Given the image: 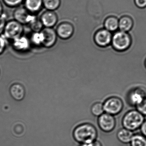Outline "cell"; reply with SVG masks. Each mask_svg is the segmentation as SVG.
I'll list each match as a JSON object with an SVG mask.
<instances>
[{
  "instance_id": "6da1fadb",
  "label": "cell",
  "mask_w": 146,
  "mask_h": 146,
  "mask_svg": "<svg viewBox=\"0 0 146 146\" xmlns=\"http://www.w3.org/2000/svg\"><path fill=\"white\" fill-rule=\"evenodd\" d=\"M98 132L96 128L90 123H83L75 128L73 132L74 139L80 144L96 141Z\"/></svg>"
},
{
  "instance_id": "7a4b0ae2",
  "label": "cell",
  "mask_w": 146,
  "mask_h": 146,
  "mask_svg": "<svg viewBox=\"0 0 146 146\" xmlns=\"http://www.w3.org/2000/svg\"><path fill=\"white\" fill-rule=\"evenodd\" d=\"M145 121V117L137 110H133L127 112L122 119L123 127L134 131L141 127Z\"/></svg>"
},
{
  "instance_id": "3957f363",
  "label": "cell",
  "mask_w": 146,
  "mask_h": 146,
  "mask_svg": "<svg viewBox=\"0 0 146 146\" xmlns=\"http://www.w3.org/2000/svg\"><path fill=\"white\" fill-rule=\"evenodd\" d=\"M132 39L128 32L119 31L112 36L111 45L114 49L120 52L129 49L132 45Z\"/></svg>"
},
{
  "instance_id": "277c9868",
  "label": "cell",
  "mask_w": 146,
  "mask_h": 146,
  "mask_svg": "<svg viewBox=\"0 0 146 146\" xmlns=\"http://www.w3.org/2000/svg\"><path fill=\"white\" fill-rule=\"evenodd\" d=\"M23 32V25L15 20H11L7 22L3 34L8 40L13 41L22 36Z\"/></svg>"
},
{
  "instance_id": "5b68a950",
  "label": "cell",
  "mask_w": 146,
  "mask_h": 146,
  "mask_svg": "<svg viewBox=\"0 0 146 146\" xmlns=\"http://www.w3.org/2000/svg\"><path fill=\"white\" fill-rule=\"evenodd\" d=\"M103 105L105 112L113 116L119 114L123 108L122 100L119 98L115 97L107 99Z\"/></svg>"
},
{
  "instance_id": "8992f818",
  "label": "cell",
  "mask_w": 146,
  "mask_h": 146,
  "mask_svg": "<svg viewBox=\"0 0 146 146\" xmlns=\"http://www.w3.org/2000/svg\"><path fill=\"white\" fill-rule=\"evenodd\" d=\"M14 19L22 25H31L37 19L33 13L29 12L25 7H18L13 13Z\"/></svg>"
},
{
  "instance_id": "52a82bcc",
  "label": "cell",
  "mask_w": 146,
  "mask_h": 146,
  "mask_svg": "<svg viewBox=\"0 0 146 146\" xmlns=\"http://www.w3.org/2000/svg\"><path fill=\"white\" fill-rule=\"evenodd\" d=\"M98 124L102 131L105 133H110L113 131L115 127V119L112 115L104 113L99 117Z\"/></svg>"
},
{
  "instance_id": "ba28073f",
  "label": "cell",
  "mask_w": 146,
  "mask_h": 146,
  "mask_svg": "<svg viewBox=\"0 0 146 146\" xmlns=\"http://www.w3.org/2000/svg\"><path fill=\"white\" fill-rule=\"evenodd\" d=\"M112 35L111 32L105 28L98 30L94 36L95 43L101 47H105L111 43Z\"/></svg>"
},
{
  "instance_id": "9c48e42d",
  "label": "cell",
  "mask_w": 146,
  "mask_h": 146,
  "mask_svg": "<svg viewBox=\"0 0 146 146\" xmlns=\"http://www.w3.org/2000/svg\"><path fill=\"white\" fill-rule=\"evenodd\" d=\"M146 98V92L142 88L137 87L132 90L128 95L129 104L135 107L141 103Z\"/></svg>"
},
{
  "instance_id": "30bf717a",
  "label": "cell",
  "mask_w": 146,
  "mask_h": 146,
  "mask_svg": "<svg viewBox=\"0 0 146 146\" xmlns=\"http://www.w3.org/2000/svg\"><path fill=\"white\" fill-rule=\"evenodd\" d=\"M74 31V26L68 22H63L57 27L56 32L57 35L63 39H67L72 36Z\"/></svg>"
},
{
  "instance_id": "8fae6325",
  "label": "cell",
  "mask_w": 146,
  "mask_h": 146,
  "mask_svg": "<svg viewBox=\"0 0 146 146\" xmlns=\"http://www.w3.org/2000/svg\"><path fill=\"white\" fill-rule=\"evenodd\" d=\"M44 34V40L42 45L46 48L53 47L57 41V35L56 31L52 27H45L42 31Z\"/></svg>"
},
{
  "instance_id": "7c38bea8",
  "label": "cell",
  "mask_w": 146,
  "mask_h": 146,
  "mask_svg": "<svg viewBox=\"0 0 146 146\" xmlns=\"http://www.w3.org/2000/svg\"><path fill=\"white\" fill-rule=\"evenodd\" d=\"M41 21L46 27H53L58 21V16L54 11L47 10L41 15Z\"/></svg>"
},
{
  "instance_id": "4fadbf2b",
  "label": "cell",
  "mask_w": 146,
  "mask_h": 146,
  "mask_svg": "<svg viewBox=\"0 0 146 146\" xmlns=\"http://www.w3.org/2000/svg\"><path fill=\"white\" fill-rule=\"evenodd\" d=\"M12 46L15 50L23 52L28 50L30 48V40L27 37L21 36L13 40Z\"/></svg>"
},
{
  "instance_id": "5bb4252c",
  "label": "cell",
  "mask_w": 146,
  "mask_h": 146,
  "mask_svg": "<svg viewBox=\"0 0 146 146\" xmlns=\"http://www.w3.org/2000/svg\"><path fill=\"white\" fill-rule=\"evenodd\" d=\"M9 91L11 96L15 100L20 101L25 97V90L21 84L19 83L13 84L10 87Z\"/></svg>"
},
{
  "instance_id": "9a60e30c",
  "label": "cell",
  "mask_w": 146,
  "mask_h": 146,
  "mask_svg": "<svg viewBox=\"0 0 146 146\" xmlns=\"http://www.w3.org/2000/svg\"><path fill=\"white\" fill-rule=\"evenodd\" d=\"M133 19L128 15H124L119 19V29L120 31L128 32L133 27Z\"/></svg>"
},
{
  "instance_id": "2e32d148",
  "label": "cell",
  "mask_w": 146,
  "mask_h": 146,
  "mask_svg": "<svg viewBox=\"0 0 146 146\" xmlns=\"http://www.w3.org/2000/svg\"><path fill=\"white\" fill-rule=\"evenodd\" d=\"M43 5V0H25V7L33 13L38 12Z\"/></svg>"
},
{
  "instance_id": "e0dca14e",
  "label": "cell",
  "mask_w": 146,
  "mask_h": 146,
  "mask_svg": "<svg viewBox=\"0 0 146 146\" xmlns=\"http://www.w3.org/2000/svg\"><path fill=\"white\" fill-rule=\"evenodd\" d=\"M105 28L110 32H114L119 29V19L115 16L107 17L104 23Z\"/></svg>"
},
{
  "instance_id": "ac0fdd59",
  "label": "cell",
  "mask_w": 146,
  "mask_h": 146,
  "mask_svg": "<svg viewBox=\"0 0 146 146\" xmlns=\"http://www.w3.org/2000/svg\"><path fill=\"white\" fill-rule=\"evenodd\" d=\"M134 135L133 131L125 128L120 129L117 133L118 140L123 144L130 143Z\"/></svg>"
},
{
  "instance_id": "d6986e66",
  "label": "cell",
  "mask_w": 146,
  "mask_h": 146,
  "mask_svg": "<svg viewBox=\"0 0 146 146\" xmlns=\"http://www.w3.org/2000/svg\"><path fill=\"white\" fill-rule=\"evenodd\" d=\"M60 0H43V4L48 10H56L60 5Z\"/></svg>"
},
{
  "instance_id": "ffe728a7",
  "label": "cell",
  "mask_w": 146,
  "mask_h": 146,
  "mask_svg": "<svg viewBox=\"0 0 146 146\" xmlns=\"http://www.w3.org/2000/svg\"><path fill=\"white\" fill-rule=\"evenodd\" d=\"M131 146H146V138L143 135H134L130 142Z\"/></svg>"
},
{
  "instance_id": "44dd1931",
  "label": "cell",
  "mask_w": 146,
  "mask_h": 146,
  "mask_svg": "<svg viewBox=\"0 0 146 146\" xmlns=\"http://www.w3.org/2000/svg\"><path fill=\"white\" fill-rule=\"evenodd\" d=\"M44 40V37L42 31L40 32H34L31 37V41L35 45H42Z\"/></svg>"
},
{
  "instance_id": "7402d4cb",
  "label": "cell",
  "mask_w": 146,
  "mask_h": 146,
  "mask_svg": "<svg viewBox=\"0 0 146 146\" xmlns=\"http://www.w3.org/2000/svg\"><path fill=\"white\" fill-rule=\"evenodd\" d=\"M91 112L95 116H100L104 112L103 104L98 102L93 105L91 108Z\"/></svg>"
},
{
  "instance_id": "603a6c76",
  "label": "cell",
  "mask_w": 146,
  "mask_h": 146,
  "mask_svg": "<svg viewBox=\"0 0 146 146\" xmlns=\"http://www.w3.org/2000/svg\"><path fill=\"white\" fill-rule=\"evenodd\" d=\"M4 4L9 7H17L23 2L24 0H2Z\"/></svg>"
},
{
  "instance_id": "cb8c5ba5",
  "label": "cell",
  "mask_w": 146,
  "mask_h": 146,
  "mask_svg": "<svg viewBox=\"0 0 146 146\" xmlns=\"http://www.w3.org/2000/svg\"><path fill=\"white\" fill-rule=\"evenodd\" d=\"M7 40L3 34L0 35V55L5 51L7 44Z\"/></svg>"
},
{
  "instance_id": "d4e9b609",
  "label": "cell",
  "mask_w": 146,
  "mask_h": 146,
  "mask_svg": "<svg viewBox=\"0 0 146 146\" xmlns=\"http://www.w3.org/2000/svg\"><path fill=\"white\" fill-rule=\"evenodd\" d=\"M7 23V15L4 13L0 16V35L3 33Z\"/></svg>"
},
{
  "instance_id": "484cf974",
  "label": "cell",
  "mask_w": 146,
  "mask_h": 146,
  "mask_svg": "<svg viewBox=\"0 0 146 146\" xmlns=\"http://www.w3.org/2000/svg\"><path fill=\"white\" fill-rule=\"evenodd\" d=\"M136 109L144 116H146V98L141 103L136 107Z\"/></svg>"
},
{
  "instance_id": "4316f807",
  "label": "cell",
  "mask_w": 146,
  "mask_h": 146,
  "mask_svg": "<svg viewBox=\"0 0 146 146\" xmlns=\"http://www.w3.org/2000/svg\"><path fill=\"white\" fill-rule=\"evenodd\" d=\"M42 24L41 21H38L37 19L30 25L32 30L34 32H39V30L42 28Z\"/></svg>"
},
{
  "instance_id": "83f0119b",
  "label": "cell",
  "mask_w": 146,
  "mask_h": 146,
  "mask_svg": "<svg viewBox=\"0 0 146 146\" xmlns=\"http://www.w3.org/2000/svg\"><path fill=\"white\" fill-rule=\"evenodd\" d=\"M134 2L139 8L144 9L146 7V0H134Z\"/></svg>"
},
{
  "instance_id": "f1b7e54d",
  "label": "cell",
  "mask_w": 146,
  "mask_h": 146,
  "mask_svg": "<svg viewBox=\"0 0 146 146\" xmlns=\"http://www.w3.org/2000/svg\"><path fill=\"white\" fill-rule=\"evenodd\" d=\"M80 146H102V145L99 141L96 140L93 142L81 144Z\"/></svg>"
},
{
  "instance_id": "f546056e",
  "label": "cell",
  "mask_w": 146,
  "mask_h": 146,
  "mask_svg": "<svg viewBox=\"0 0 146 146\" xmlns=\"http://www.w3.org/2000/svg\"><path fill=\"white\" fill-rule=\"evenodd\" d=\"M142 135L146 138V121H145L140 127Z\"/></svg>"
},
{
  "instance_id": "4dcf8cb0",
  "label": "cell",
  "mask_w": 146,
  "mask_h": 146,
  "mask_svg": "<svg viewBox=\"0 0 146 146\" xmlns=\"http://www.w3.org/2000/svg\"><path fill=\"white\" fill-rule=\"evenodd\" d=\"M3 13H3V6L2 3L0 1V16H1Z\"/></svg>"
},
{
  "instance_id": "1f68e13d",
  "label": "cell",
  "mask_w": 146,
  "mask_h": 146,
  "mask_svg": "<svg viewBox=\"0 0 146 146\" xmlns=\"http://www.w3.org/2000/svg\"><path fill=\"white\" fill-rule=\"evenodd\" d=\"M145 67H146V61H145Z\"/></svg>"
}]
</instances>
